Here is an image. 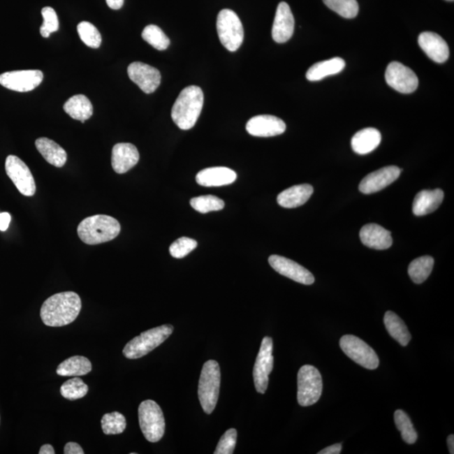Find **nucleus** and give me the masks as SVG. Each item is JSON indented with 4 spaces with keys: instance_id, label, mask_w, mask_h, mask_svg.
I'll return each instance as SVG.
<instances>
[{
    "instance_id": "obj_33",
    "label": "nucleus",
    "mask_w": 454,
    "mask_h": 454,
    "mask_svg": "<svg viewBox=\"0 0 454 454\" xmlns=\"http://www.w3.org/2000/svg\"><path fill=\"white\" fill-rule=\"evenodd\" d=\"M394 418L395 426L402 433L403 441L408 444H415L418 440V433H416L413 424H412L406 412L402 410L395 411Z\"/></svg>"
},
{
    "instance_id": "obj_45",
    "label": "nucleus",
    "mask_w": 454,
    "mask_h": 454,
    "mask_svg": "<svg viewBox=\"0 0 454 454\" xmlns=\"http://www.w3.org/2000/svg\"><path fill=\"white\" fill-rule=\"evenodd\" d=\"M125 0H106L107 5L112 10H119L124 5Z\"/></svg>"
},
{
    "instance_id": "obj_36",
    "label": "nucleus",
    "mask_w": 454,
    "mask_h": 454,
    "mask_svg": "<svg viewBox=\"0 0 454 454\" xmlns=\"http://www.w3.org/2000/svg\"><path fill=\"white\" fill-rule=\"evenodd\" d=\"M89 387L80 378L68 379L61 386L60 392L63 397L75 400L85 397L88 394Z\"/></svg>"
},
{
    "instance_id": "obj_5",
    "label": "nucleus",
    "mask_w": 454,
    "mask_h": 454,
    "mask_svg": "<svg viewBox=\"0 0 454 454\" xmlns=\"http://www.w3.org/2000/svg\"><path fill=\"white\" fill-rule=\"evenodd\" d=\"M173 332V327L169 324L147 330L128 342L123 349L124 356L129 359H138L146 356L166 341Z\"/></svg>"
},
{
    "instance_id": "obj_4",
    "label": "nucleus",
    "mask_w": 454,
    "mask_h": 454,
    "mask_svg": "<svg viewBox=\"0 0 454 454\" xmlns=\"http://www.w3.org/2000/svg\"><path fill=\"white\" fill-rule=\"evenodd\" d=\"M221 387V369L214 360L205 363L202 368L198 395L202 408L206 414H212L219 398Z\"/></svg>"
},
{
    "instance_id": "obj_29",
    "label": "nucleus",
    "mask_w": 454,
    "mask_h": 454,
    "mask_svg": "<svg viewBox=\"0 0 454 454\" xmlns=\"http://www.w3.org/2000/svg\"><path fill=\"white\" fill-rule=\"evenodd\" d=\"M92 370V363L88 358L82 356H73L66 359L57 367V374L60 376H82Z\"/></svg>"
},
{
    "instance_id": "obj_46",
    "label": "nucleus",
    "mask_w": 454,
    "mask_h": 454,
    "mask_svg": "<svg viewBox=\"0 0 454 454\" xmlns=\"http://www.w3.org/2000/svg\"><path fill=\"white\" fill-rule=\"evenodd\" d=\"M55 450L50 444H45L40 448L39 454H54Z\"/></svg>"
},
{
    "instance_id": "obj_37",
    "label": "nucleus",
    "mask_w": 454,
    "mask_h": 454,
    "mask_svg": "<svg viewBox=\"0 0 454 454\" xmlns=\"http://www.w3.org/2000/svg\"><path fill=\"white\" fill-rule=\"evenodd\" d=\"M78 35L82 43L91 48H98L101 47L102 37L98 29L88 22H82L78 24Z\"/></svg>"
},
{
    "instance_id": "obj_14",
    "label": "nucleus",
    "mask_w": 454,
    "mask_h": 454,
    "mask_svg": "<svg viewBox=\"0 0 454 454\" xmlns=\"http://www.w3.org/2000/svg\"><path fill=\"white\" fill-rule=\"evenodd\" d=\"M268 263L279 274L286 276L297 283L311 286L315 282V278L312 272L293 260L279 255H272L268 258Z\"/></svg>"
},
{
    "instance_id": "obj_39",
    "label": "nucleus",
    "mask_w": 454,
    "mask_h": 454,
    "mask_svg": "<svg viewBox=\"0 0 454 454\" xmlns=\"http://www.w3.org/2000/svg\"><path fill=\"white\" fill-rule=\"evenodd\" d=\"M41 15H43L44 22L40 28L41 35L47 38L51 33L59 30V18H57L56 11L52 7L43 8Z\"/></svg>"
},
{
    "instance_id": "obj_16",
    "label": "nucleus",
    "mask_w": 454,
    "mask_h": 454,
    "mask_svg": "<svg viewBox=\"0 0 454 454\" xmlns=\"http://www.w3.org/2000/svg\"><path fill=\"white\" fill-rule=\"evenodd\" d=\"M402 173V169L396 166H388L369 173L359 184V191L365 195L382 191L393 183Z\"/></svg>"
},
{
    "instance_id": "obj_48",
    "label": "nucleus",
    "mask_w": 454,
    "mask_h": 454,
    "mask_svg": "<svg viewBox=\"0 0 454 454\" xmlns=\"http://www.w3.org/2000/svg\"><path fill=\"white\" fill-rule=\"evenodd\" d=\"M448 1H453V0H448Z\"/></svg>"
},
{
    "instance_id": "obj_22",
    "label": "nucleus",
    "mask_w": 454,
    "mask_h": 454,
    "mask_svg": "<svg viewBox=\"0 0 454 454\" xmlns=\"http://www.w3.org/2000/svg\"><path fill=\"white\" fill-rule=\"evenodd\" d=\"M359 236L363 245L373 249L386 250L393 243L390 232L377 224L363 226Z\"/></svg>"
},
{
    "instance_id": "obj_44",
    "label": "nucleus",
    "mask_w": 454,
    "mask_h": 454,
    "mask_svg": "<svg viewBox=\"0 0 454 454\" xmlns=\"http://www.w3.org/2000/svg\"><path fill=\"white\" fill-rule=\"evenodd\" d=\"M342 447L341 444H334L321 450V451L318 453V454H339L342 451Z\"/></svg>"
},
{
    "instance_id": "obj_2",
    "label": "nucleus",
    "mask_w": 454,
    "mask_h": 454,
    "mask_svg": "<svg viewBox=\"0 0 454 454\" xmlns=\"http://www.w3.org/2000/svg\"><path fill=\"white\" fill-rule=\"evenodd\" d=\"M204 105V94L200 87L192 85L181 91L173 104L171 117L181 130L195 126Z\"/></svg>"
},
{
    "instance_id": "obj_27",
    "label": "nucleus",
    "mask_w": 454,
    "mask_h": 454,
    "mask_svg": "<svg viewBox=\"0 0 454 454\" xmlns=\"http://www.w3.org/2000/svg\"><path fill=\"white\" fill-rule=\"evenodd\" d=\"M345 66V61L341 57H333L332 59L320 61L308 69L307 78L312 82L320 81L325 77L341 73Z\"/></svg>"
},
{
    "instance_id": "obj_20",
    "label": "nucleus",
    "mask_w": 454,
    "mask_h": 454,
    "mask_svg": "<svg viewBox=\"0 0 454 454\" xmlns=\"http://www.w3.org/2000/svg\"><path fill=\"white\" fill-rule=\"evenodd\" d=\"M139 159V152L133 144L118 143L113 147L111 164L114 171L119 175H122L135 167Z\"/></svg>"
},
{
    "instance_id": "obj_32",
    "label": "nucleus",
    "mask_w": 454,
    "mask_h": 454,
    "mask_svg": "<svg viewBox=\"0 0 454 454\" xmlns=\"http://www.w3.org/2000/svg\"><path fill=\"white\" fill-rule=\"evenodd\" d=\"M142 36L144 41L159 51L166 50L169 45H170V40H169L162 29L155 26V24H149V26L144 28Z\"/></svg>"
},
{
    "instance_id": "obj_31",
    "label": "nucleus",
    "mask_w": 454,
    "mask_h": 454,
    "mask_svg": "<svg viewBox=\"0 0 454 454\" xmlns=\"http://www.w3.org/2000/svg\"><path fill=\"white\" fill-rule=\"evenodd\" d=\"M434 259L431 256H423L413 260L408 268V274L415 284H423L431 274Z\"/></svg>"
},
{
    "instance_id": "obj_6",
    "label": "nucleus",
    "mask_w": 454,
    "mask_h": 454,
    "mask_svg": "<svg viewBox=\"0 0 454 454\" xmlns=\"http://www.w3.org/2000/svg\"><path fill=\"white\" fill-rule=\"evenodd\" d=\"M140 427L145 439L150 443H158L165 432V419L162 409L154 400H147L140 404L138 409Z\"/></svg>"
},
{
    "instance_id": "obj_25",
    "label": "nucleus",
    "mask_w": 454,
    "mask_h": 454,
    "mask_svg": "<svg viewBox=\"0 0 454 454\" xmlns=\"http://www.w3.org/2000/svg\"><path fill=\"white\" fill-rule=\"evenodd\" d=\"M381 142V132L369 127L357 132L352 138L351 145L356 154L365 155L376 149Z\"/></svg>"
},
{
    "instance_id": "obj_7",
    "label": "nucleus",
    "mask_w": 454,
    "mask_h": 454,
    "mask_svg": "<svg viewBox=\"0 0 454 454\" xmlns=\"http://www.w3.org/2000/svg\"><path fill=\"white\" fill-rule=\"evenodd\" d=\"M217 29L221 43L229 52H236L244 39L241 20L232 10L220 11L217 16Z\"/></svg>"
},
{
    "instance_id": "obj_9",
    "label": "nucleus",
    "mask_w": 454,
    "mask_h": 454,
    "mask_svg": "<svg viewBox=\"0 0 454 454\" xmlns=\"http://www.w3.org/2000/svg\"><path fill=\"white\" fill-rule=\"evenodd\" d=\"M340 346L346 356L363 368L370 370L378 368L379 360L376 353L360 338L345 335L340 339Z\"/></svg>"
},
{
    "instance_id": "obj_28",
    "label": "nucleus",
    "mask_w": 454,
    "mask_h": 454,
    "mask_svg": "<svg viewBox=\"0 0 454 454\" xmlns=\"http://www.w3.org/2000/svg\"><path fill=\"white\" fill-rule=\"evenodd\" d=\"M66 113L77 121L85 123L93 115V105L88 98L82 94H77L69 98L64 105Z\"/></svg>"
},
{
    "instance_id": "obj_30",
    "label": "nucleus",
    "mask_w": 454,
    "mask_h": 454,
    "mask_svg": "<svg viewBox=\"0 0 454 454\" xmlns=\"http://www.w3.org/2000/svg\"><path fill=\"white\" fill-rule=\"evenodd\" d=\"M383 323L390 335L397 341L403 346L408 345L411 339V335L409 332L407 325L393 312H387L383 317Z\"/></svg>"
},
{
    "instance_id": "obj_13",
    "label": "nucleus",
    "mask_w": 454,
    "mask_h": 454,
    "mask_svg": "<svg viewBox=\"0 0 454 454\" xmlns=\"http://www.w3.org/2000/svg\"><path fill=\"white\" fill-rule=\"evenodd\" d=\"M43 77V73L40 70L7 72L0 75V85L17 92H29L41 85Z\"/></svg>"
},
{
    "instance_id": "obj_26",
    "label": "nucleus",
    "mask_w": 454,
    "mask_h": 454,
    "mask_svg": "<svg viewBox=\"0 0 454 454\" xmlns=\"http://www.w3.org/2000/svg\"><path fill=\"white\" fill-rule=\"evenodd\" d=\"M36 147L45 160L53 165V166L61 168L67 162V152L59 144L51 139L47 138L37 139Z\"/></svg>"
},
{
    "instance_id": "obj_8",
    "label": "nucleus",
    "mask_w": 454,
    "mask_h": 454,
    "mask_svg": "<svg viewBox=\"0 0 454 454\" xmlns=\"http://www.w3.org/2000/svg\"><path fill=\"white\" fill-rule=\"evenodd\" d=\"M323 378L316 367L304 365L298 373L297 399L301 407H309L320 400L323 393Z\"/></svg>"
},
{
    "instance_id": "obj_17",
    "label": "nucleus",
    "mask_w": 454,
    "mask_h": 454,
    "mask_svg": "<svg viewBox=\"0 0 454 454\" xmlns=\"http://www.w3.org/2000/svg\"><path fill=\"white\" fill-rule=\"evenodd\" d=\"M247 131L258 138H271L281 135L286 130V123L274 115H262L251 118L246 126Z\"/></svg>"
},
{
    "instance_id": "obj_11",
    "label": "nucleus",
    "mask_w": 454,
    "mask_h": 454,
    "mask_svg": "<svg viewBox=\"0 0 454 454\" xmlns=\"http://www.w3.org/2000/svg\"><path fill=\"white\" fill-rule=\"evenodd\" d=\"M6 170L20 193L24 196L35 195L36 187L34 177L22 159L14 155L8 156Z\"/></svg>"
},
{
    "instance_id": "obj_3",
    "label": "nucleus",
    "mask_w": 454,
    "mask_h": 454,
    "mask_svg": "<svg viewBox=\"0 0 454 454\" xmlns=\"http://www.w3.org/2000/svg\"><path fill=\"white\" fill-rule=\"evenodd\" d=\"M78 237L88 245H98L113 240L121 233L117 219L106 214H96L85 219L78 226Z\"/></svg>"
},
{
    "instance_id": "obj_23",
    "label": "nucleus",
    "mask_w": 454,
    "mask_h": 454,
    "mask_svg": "<svg viewBox=\"0 0 454 454\" xmlns=\"http://www.w3.org/2000/svg\"><path fill=\"white\" fill-rule=\"evenodd\" d=\"M444 198V193L440 189L420 191L415 197L412 212L416 217L426 216L434 212L443 203Z\"/></svg>"
},
{
    "instance_id": "obj_10",
    "label": "nucleus",
    "mask_w": 454,
    "mask_h": 454,
    "mask_svg": "<svg viewBox=\"0 0 454 454\" xmlns=\"http://www.w3.org/2000/svg\"><path fill=\"white\" fill-rule=\"evenodd\" d=\"M274 368V356H272V340L270 337L263 338L260 350L256 359L254 368V381L256 390L260 394L265 393L270 373Z\"/></svg>"
},
{
    "instance_id": "obj_35",
    "label": "nucleus",
    "mask_w": 454,
    "mask_h": 454,
    "mask_svg": "<svg viewBox=\"0 0 454 454\" xmlns=\"http://www.w3.org/2000/svg\"><path fill=\"white\" fill-rule=\"evenodd\" d=\"M323 2L329 9L336 12L342 17L353 19L358 14L357 0H323Z\"/></svg>"
},
{
    "instance_id": "obj_43",
    "label": "nucleus",
    "mask_w": 454,
    "mask_h": 454,
    "mask_svg": "<svg viewBox=\"0 0 454 454\" xmlns=\"http://www.w3.org/2000/svg\"><path fill=\"white\" fill-rule=\"evenodd\" d=\"M11 217L9 213H0V230L5 232L10 226Z\"/></svg>"
},
{
    "instance_id": "obj_15",
    "label": "nucleus",
    "mask_w": 454,
    "mask_h": 454,
    "mask_svg": "<svg viewBox=\"0 0 454 454\" xmlns=\"http://www.w3.org/2000/svg\"><path fill=\"white\" fill-rule=\"evenodd\" d=\"M128 76L144 93L155 92L161 84V73L152 66L135 61L127 68Z\"/></svg>"
},
{
    "instance_id": "obj_42",
    "label": "nucleus",
    "mask_w": 454,
    "mask_h": 454,
    "mask_svg": "<svg viewBox=\"0 0 454 454\" xmlns=\"http://www.w3.org/2000/svg\"><path fill=\"white\" fill-rule=\"evenodd\" d=\"M64 453L65 454H84L85 451L84 449L81 448V446L80 444H78L76 443H68L67 444L65 445L64 448Z\"/></svg>"
},
{
    "instance_id": "obj_19",
    "label": "nucleus",
    "mask_w": 454,
    "mask_h": 454,
    "mask_svg": "<svg viewBox=\"0 0 454 454\" xmlns=\"http://www.w3.org/2000/svg\"><path fill=\"white\" fill-rule=\"evenodd\" d=\"M420 47L426 53L429 59L437 64H444L448 59L449 47L443 38L437 33L425 31L418 37Z\"/></svg>"
},
{
    "instance_id": "obj_40",
    "label": "nucleus",
    "mask_w": 454,
    "mask_h": 454,
    "mask_svg": "<svg viewBox=\"0 0 454 454\" xmlns=\"http://www.w3.org/2000/svg\"><path fill=\"white\" fill-rule=\"evenodd\" d=\"M197 247V242L189 237H181L177 239L169 247V251L172 257L175 258H183L185 256L191 254Z\"/></svg>"
},
{
    "instance_id": "obj_38",
    "label": "nucleus",
    "mask_w": 454,
    "mask_h": 454,
    "mask_svg": "<svg viewBox=\"0 0 454 454\" xmlns=\"http://www.w3.org/2000/svg\"><path fill=\"white\" fill-rule=\"evenodd\" d=\"M191 205L196 212L206 214L212 212H218L224 208V201L220 198L214 196H204L193 198Z\"/></svg>"
},
{
    "instance_id": "obj_34",
    "label": "nucleus",
    "mask_w": 454,
    "mask_h": 454,
    "mask_svg": "<svg viewBox=\"0 0 454 454\" xmlns=\"http://www.w3.org/2000/svg\"><path fill=\"white\" fill-rule=\"evenodd\" d=\"M101 427L103 432L106 435L121 434L126 430V420L119 412H111L103 416Z\"/></svg>"
},
{
    "instance_id": "obj_24",
    "label": "nucleus",
    "mask_w": 454,
    "mask_h": 454,
    "mask_svg": "<svg viewBox=\"0 0 454 454\" xmlns=\"http://www.w3.org/2000/svg\"><path fill=\"white\" fill-rule=\"evenodd\" d=\"M314 192L309 184L295 185L279 193L278 204L284 208H296L307 203Z\"/></svg>"
},
{
    "instance_id": "obj_18",
    "label": "nucleus",
    "mask_w": 454,
    "mask_h": 454,
    "mask_svg": "<svg viewBox=\"0 0 454 454\" xmlns=\"http://www.w3.org/2000/svg\"><path fill=\"white\" fill-rule=\"evenodd\" d=\"M295 18L290 6L286 2L279 3L272 24V39L277 43H284L294 34Z\"/></svg>"
},
{
    "instance_id": "obj_21",
    "label": "nucleus",
    "mask_w": 454,
    "mask_h": 454,
    "mask_svg": "<svg viewBox=\"0 0 454 454\" xmlns=\"http://www.w3.org/2000/svg\"><path fill=\"white\" fill-rule=\"evenodd\" d=\"M237 173L226 167H214L203 169L198 173L196 182L204 187H220L234 183Z\"/></svg>"
},
{
    "instance_id": "obj_41",
    "label": "nucleus",
    "mask_w": 454,
    "mask_h": 454,
    "mask_svg": "<svg viewBox=\"0 0 454 454\" xmlns=\"http://www.w3.org/2000/svg\"><path fill=\"white\" fill-rule=\"evenodd\" d=\"M237 432L236 429L227 430L221 437L214 454H232L236 447Z\"/></svg>"
},
{
    "instance_id": "obj_12",
    "label": "nucleus",
    "mask_w": 454,
    "mask_h": 454,
    "mask_svg": "<svg viewBox=\"0 0 454 454\" xmlns=\"http://www.w3.org/2000/svg\"><path fill=\"white\" fill-rule=\"evenodd\" d=\"M386 80L392 89L402 94L413 93L418 89L419 80L411 68L398 61L388 65Z\"/></svg>"
},
{
    "instance_id": "obj_1",
    "label": "nucleus",
    "mask_w": 454,
    "mask_h": 454,
    "mask_svg": "<svg viewBox=\"0 0 454 454\" xmlns=\"http://www.w3.org/2000/svg\"><path fill=\"white\" fill-rule=\"evenodd\" d=\"M81 308L80 297L75 292H61L44 301L41 318L48 327H64L77 319Z\"/></svg>"
},
{
    "instance_id": "obj_47",
    "label": "nucleus",
    "mask_w": 454,
    "mask_h": 454,
    "mask_svg": "<svg viewBox=\"0 0 454 454\" xmlns=\"http://www.w3.org/2000/svg\"><path fill=\"white\" fill-rule=\"evenodd\" d=\"M448 446L449 453L453 454L454 453V436L453 435L448 436Z\"/></svg>"
}]
</instances>
